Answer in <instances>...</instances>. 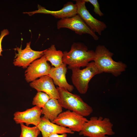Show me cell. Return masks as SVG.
<instances>
[{
  "instance_id": "17",
  "label": "cell",
  "mask_w": 137,
  "mask_h": 137,
  "mask_svg": "<svg viewBox=\"0 0 137 137\" xmlns=\"http://www.w3.org/2000/svg\"><path fill=\"white\" fill-rule=\"evenodd\" d=\"M43 54L47 61L50 62L54 67L58 66L63 63V53L61 50H57L54 45H52L48 48L45 50Z\"/></svg>"
},
{
  "instance_id": "19",
  "label": "cell",
  "mask_w": 137,
  "mask_h": 137,
  "mask_svg": "<svg viewBox=\"0 0 137 137\" xmlns=\"http://www.w3.org/2000/svg\"><path fill=\"white\" fill-rule=\"evenodd\" d=\"M50 98L46 93L43 92H38L33 99L32 104L42 108Z\"/></svg>"
},
{
  "instance_id": "22",
  "label": "cell",
  "mask_w": 137,
  "mask_h": 137,
  "mask_svg": "<svg viewBox=\"0 0 137 137\" xmlns=\"http://www.w3.org/2000/svg\"><path fill=\"white\" fill-rule=\"evenodd\" d=\"M48 137H67V134L64 133L62 134H52Z\"/></svg>"
},
{
  "instance_id": "13",
  "label": "cell",
  "mask_w": 137,
  "mask_h": 137,
  "mask_svg": "<svg viewBox=\"0 0 137 137\" xmlns=\"http://www.w3.org/2000/svg\"><path fill=\"white\" fill-rule=\"evenodd\" d=\"M30 85L37 92H43L46 93L51 98L58 99L59 98L57 88L52 79L48 75L42 76L30 82Z\"/></svg>"
},
{
  "instance_id": "20",
  "label": "cell",
  "mask_w": 137,
  "mask_h": 137,
  "mask_svg": "<svg viewBox=\"0 0 137 137\" xmlns=\"http://www.w3.org/2000/svg\"><path fill=\"white\" fill-rule=\"evenodd\" d=\"M86 2H89L93 6L94 8L93 11L96 14L100 16L104 15L100 9V5L97 0H84Z\"/></svg>"
},
{
  "instance_id": "12",
  "label": "cell",
  "mask_w": 137,
  "mask_h": 137,
  "mask_svg": "<svg viewBox=\"0 0 137 137\" xmlns=\"http://www.w3.org/2000/svg\"><path fill=\"white\" fill-rule=\"evenodd\" d=\"M41 114V108L35 106L24 111L16 112L13 114V119L17 124L25 123L27 126L30 124L37 126Z\"/></svg>"
},
{
  "instance_id": "21",
  "label": "cell",
  "mask_w": 137,
  "mask_h": 137,
  "mask_svg": "<svg viewBox=\"0 0 137 137\" xmlns=\"http://www.w3.org/2000/svg\"><path fill=\"white\" fill-rule=\"evenodd\" d=\"M9 32L7 29H4L1 32L0 35V56H2V52L3 51L2 47V42L4 37L9 34Z\"/></svg>"
},
{
  "instance_id": "18",
  "label": "cell",
  "mask_w": 137,
  "mask_h": 137,
  "mask_svg": "<svg viewBox=\"0 0 137 137\" xmlns=\"http://www.w3.org/2000/svg\"><path fill=\"white\" fill-rule=\"evenodd\" d=\"M21 132L20 137H37L40 131L37 126L30 127L20 124Z\"/></svg>"
},
{
  "instance_id": "4",
  "label": "cell",
  "mask_w": 137,
  "mask_h": 137,
  "mask_svg": "<svg viewBox=\"0 0 137 137\" xmlns=\"http://www.w3.org/2000/svg\"><path fill=\"white\" fill-rule=\"evenodd\" d=\"M113 126L108 118L92 117L84 124L79 134L87 137H108L107 135L115 133Z\"/></svg>"
},
{
  "instance_id": "5",
  "label": "cell",
  "mask_w": 137,
  "mask_h": 137,
  "mask_svg": "<svg viewBox=\"0 0 137 137\" xmlns=\"http://www.w3.org/2000/svg\"><path fill=\"white\" fill-rule=\"evenodd\" d=\"M80 68H68L72 71L71 78L73 84L80 94H84L88 91L90 80L95 75L101 73L93 61L89 63L84 68L81 70Z\"/></svg>"
},
{
  "instance_id": "16",
  "label": "cell",
  "mask_w": 137,
  "mask_h": 137,
  "mask_svg": "<svg viewBox=\"0 0 137 137\" xmlns=\"http://www.w3.org/2000/svg\"><path fill=\"white\" fill-rule=\"evenodd\" d=\"M62 108L57 99L50 98L41 108V114L52 122L62 112Z\"/></svg>"
},
{
  "instance_id": "6",
  "label": "cell",
  "mask_w": 137,
  "mask_h": 137,
  "mask_svg": "<svg viewBox=\"0 0 137 137\" xmlns=\"http://www.w3.org/2000/svg\"><path fill=\"white\" fill-rule=\"evenodd\" d=\"M88 119L85 117L69 110L62 112L52 122L67 128L73 132H79Z\"/></svg>"
},
{
  "instance_id": "7",
  "label": "cell",
  "mask_w": 137,
  "mask_h": 137,
  "mask_svg": "<svg viewBox=\"0 0 137 137\" xmlns=\"http://www.w3.org/2000/svg\"><path fill=\"white\" fill-rule=\"evenodd\" d=\"M57 27L58 29L62 28L69 29L80 35L88 34L91 35L94 40L98 39V36L77 14L70 18L60 19L57 23Z\"/></svg>"
},
{
  "instance_id": "10",
  "label": "cell",
  "mask_w": 137,
  "mask_h": 137,
  "mask_svg": "<svg viewBox=\"0 0 137 137\" xmlns=\"http://www.w3.org/2000/svg\"><path fill=\"white\" fill-rule=\"evenodd\" d=\"M43 55L32 62L25 72V76L27 82H30L42 76L48 75L51 68Z\"/></svg>"
},
{
  "instance_id": "3",
  "label": "cell",
  "mask_w": 137,
  "mask_h": 137,
  "mask_svg": "<svg viewBox=\"0 0 137 137\" xmlns=\"http://www.w3.org/2000/svg\"><path fill=\"white\" fill-rule=\"evenodd\" d=\"M56 88L59 96L58 100L62 108L84 117L92 113V108L84 102L79 96L58 87Z\"/></svg>"
},
{
  "instance_id": "9",
  "label": "cell",
  "mask_w": 137,
  "mask_h": 137,
  "mask_svg": "<svg viewBox=\"0 0 137 137\" xmlns=\"http://www.w3.org/2000/svg\"><path fill=\"white\" fill-rule=\"evenodd\" d=\"M75 1L77 7V14L92 31L101 35L102 31L107 28L105 24L92 15L87 8L84 0Z\"/></svg>"
},
{
  "instance_id": "11",
  "label": "cell",
  "mask_w": 137,
  "mask_h": 137,
  "mask_svg": "<svg viewBox=\"0 0 137 137\" xmlns=\"http://www.w3.org/2000/svg\"><path fill=\"white\" fill-rule=\"evenodd\" d=\"M38 10L30 12H26L23 13L27 14L31 16L36 13L49 14L56 18L60 19L72 17L77 14V7L76 4L69 2L64 5L63 8L57 11H51L45 9L40 5H38Z\"/></svg>"
},
{
  "instance_id": "8",
  "label": "cell",
  "mask_w": 137,
  "mask_h": 137,
  "mask_svg": "<svg viewBox=\"0 0 137 137\" xmlns=\"http://www.w3.org/2000/svg\"><path fill=\"white\" fill-rule=\"evenodd\" d=\"M30 44L31 42L27 43L24 49H22L21 47L14 49L18 52L15 53V59L13 62L15 66L27 68L32 62L44 55L45 50L41 51L33 50L30 47Z\"/></svg>"
},
{
  "instance_id": "15",
  "label": "cell",
  "mask_w": 137,
  "mask_h": 137,
  "mask_svg": "<svg viewBox=\"0 0 137 137\" xmlns=\"http://www.w3.org/2000/svg\"><path fill=\"white\" fill-rule=\"evenodd\" d=\"M37 126L41 132L42 137H48L53 134H72L74 133L69 129L54 124L43 116L41 117L40 122Z\"/></svg>"
},
{
  "instance_id": "2",
  "label": "cell",
  "mask_w": 137,
  "mask_h": 137,
  "mask_svg": "<svg viewBox=\"0 0 137 137\" xmlns=\"http://www.w3.org/2000/svg\"><path fill=\"white\" fill-rule=\"evenodd\" d=\"M63 53V63L68 65V68L86 67L93 61L95 56V51L88 50L85 45L80 42L74 43L69 51Z\"/></svg>"
},
{
  "instance_id": "1",
  "label": "cell",
  "mask_w": 137,
  "mask_h": 137,
  "mask_svg": "<svg viewBox=\"0 0 137 137\" xmlns=\"http://www.w3.org/2000/svg\"><path fill=\"white\" fill-rule=\"evenodd\" d=\"M113 55L104 45L97 47L93 62L101 73H110L117 77L126 70V65L121 62L114 61L112 58Z\"/></svg>"
},
{
  "instance_id": "14",
  "label": "cell",
  "mask_w": 137,
  "mask_h": 137,
  "mask_svg": "<svg viewBox=\"0 0 137 137\" xmlns=\"http://www.w3.org/2000/svg\"><path fill=\"white\" fill-rule=\"evenodd\" d=\"M66 65L63 63L58 66L51 67L48 75L52 79L54 84L71 92L73 90L74 87L67 81L66 78L67 69Z\"/></svg>"
}]
</instances>
